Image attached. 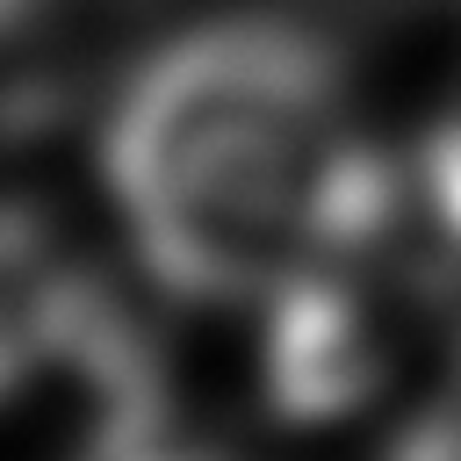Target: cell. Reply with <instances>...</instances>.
Listing matches in <instances>:
<instances>
[{
	"label": "cell",
	"mask_w": 461,
	"mask_h": 461,
	"mask_svg": "<svg viewBox=\"0 0 461 461\" xmlns=\"http://www.w3.org/2000/svg\"><path fill=\"white\" fill-rule=\"evenodd\" d=\"M101 180L144 274L209 310L274 303L396 216L339 58L281 14H216L137 58Z\"/></svg>",
	"instance_id": "6da1fadb"
},
{
	"label": "cell",
	"mask_w": 461,
	"mask_h": 461,
	"mask_svg": "<svg viewBox=\"0 0 461 461\" xmlns=\"http://www.w3.org/2000/svg\"><path fill=\"white\" fill-rule=\"evenodd\" d=\"M382 230L367 245L324 259L317 274L288 281L274 303H259L267 310V396H274V411H288V418H346L389 382L396 324H389V310L375 295Z\"/></svg>",
	"instance_id": "7a4b0ae2"
},
{
	"label": "cell",
	"mask_w": 461,
	"mask_h": 461,
	"mask_svg": "<svg viewBox=\"0 0 461 461\" xmlns=\"http://www.w3.org/2000/svg\"><path fill=\"white\" fill-rule=\"evenodd\" d=\"M101 324L108 303L86 288L65 245L36 216L0 202V411L36 396L43 382H65Z\"/></svg>",
	"instance_id": "3957f363"
},
{
	"label": "cell",
	"mask_w": 461,
	"mask_h": 461,
	"mask_svg": "<svg viewBox=\"0 0 461 461\" xmlns=\"http://www.w3.org/2000/svg\"><path fill=\"white\" fill-rule=\"evenodd\" d=\"M389 461H461V396L439 403V411H425V418L389 447Z\"/></svg>",
	"instance_id": "277c9868"
},
{
	"label": "cell",
	"mask_w": 461,
	"mask_h": 461,
	"mask_svg": "<svg viewBox=\"0 0 461 461\" xmlns=\"http://www.w3.org/2000/svg\"><path fill=\"white\" fill-rule=\"evenodd\" d=\"M36 7H43V0H0V36H14V29L36 14Z\"/></svg>",
	"instance_id": "5b68a950"
}]
</instances>
